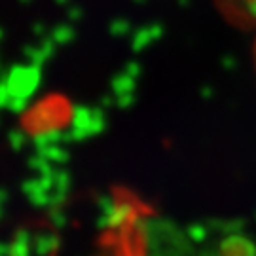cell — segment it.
Segmentation results:
<instances>
[{"mask_svg":"<svg viewBox=\"0 0 256 256\" xmlns=\"http://www.w3.org/2000/svg\"><path fill=\"white\" fill-rule=\"evenodd\" d=\"M254 59H256V48H254Z\"/></svg>","mask_w":256,"mask_h":256,"instance_id":"6da1fadb","label":"cell"}]
</instances>
